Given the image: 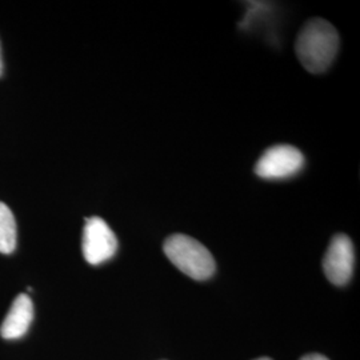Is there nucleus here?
Segmentation results:
<instances>
[{"label":"nucleus","instance_id":"nucleus-5","mask_svg":"<svg viewBox=\"0 0 360 360\" xmlns=\"http://www.w3.org/2000/svg\"><path fill=\"white\" fill-rule=\"evenodd\" d=\"M355 267L354 245L347 235L339 233L333 238L323 259V270L335 285H346L351 281Z\"/></svg>","mask_w":360,"mask_h":360},{"label":"nucleus","instance_id":"nucleus-7","mask_svg":"<svg viewBox=\"0 0 360 360\" xmlns=\"http://www.w3.org/2000/svg\"><path fill=\"white\" fill-rule=\"evenodd\" d=\"M16 248V221L11 208L0 202V254H13Z\"/></svg>","mask_w":360,"mask_h":360},{"label":"nucleus","instance_id":"nucleus-6","mask_svg":"<svg viewBox=\"0 0 360 360\" xmlns=\"http://www.w3.org/2000/svg\"><path fill=\"white\" fill-rule=\"evenodd\" d=\"M34 321V304L30 296L20 294L13 300L10 311L7 312L4 321L0 327V335L13 340L26 335L31 323Z\"/></svg>","mask_w":360,"mask_h":360},{"label":"nucleus","instance_id":"nucleus-1","mask_svg":"<svg viewBox=\"0 0 360 360\" xmlns=\"http://www.w3.org/2000/svg\"><path fill=\"white\" fill-rule=\"evenodd\" d=\"M339 50V35L327 20L315 18L302 27L296 38V56L311 74H322L330 68Z\"/></svg>","mask_w":360,"mask_h":360},{"label":"nucleus","instance_id":"nucleus-3","mask_svg":"<svg viewBox=\"0 0 360 360\" xmlns=\"http://www.w3.org/2000/svg\"><path fill=\"white\" fill-rule=\"evenodd\" d=\"M303 166L304 156L297 148L288 144H278L260 156L255 172L263 179H284L296 175Z\"/></svg>","mask_w":360,"mask_h":360},{"label":"nucleus","instance_id":"nucleus-4","mask_svg":"<svg viewBox=\"0 0 360 360\" xmlns=\"http://www.w3.org/2000/svg\"><path fill=\"white\" fill-rule=\"evenodd\" d=\"M82 250L86 262L92 266L102 264L115 255L117 239L103 219L94 217L86 220Z\"/></svg>","mask_w":360,"mask_h":360},{"label":"nucleus","instance_id":"nucleus-9","mask_svg":"<svg viewBox=\"0 0 360 360\" xmlns=\"http://www.w3.org/2000/svg\"><path fill=\"white\" fill-rule=\"evenodd\" d=\"M3 74V58H1V47H0V77Z\"/></svg>","mask_w":360,"mask_h":360},{"label":"nucleus","instance_id":"nucleus-2","mask_svg":"<svg viewBox=\"0 0 360 360\" xmlns=\"http://www.w3.org/2000/svg\"><path fill=\"white\" fill-rule=\"evenodd\" d=\"M166 257L184 275L195 281H207L215 272V260L205 245L187 235L176 233L163 245Z\"/></svg>","mask_w":360,"mask_h":360},{"label":"nucleus","instance_id":"nucleus-10","mask_svg":"<svg viewBox=\"0 0 360 360\" xmlns=\"http://www.w3.org/2000/svg\"><path fill=\"white\" fill-rule=\"evenodd\" d=\"M255 360H272V359H270V358H259V359H255Z\"/></svg>","mask_w":360,"mask_h":360},{"label":"nucleus","instance_id":"nucleus-8","mask_svg":"<svg viewBox=\"0 0 360 360\" xmlns=\"http://www.w3.org/2000/svg\"><path fill=\"white\" fill-rule=\"evenodd\" d=\"M300 360H330L328 358H326V356H323L321 354H309V355H306V356H303Z\"/></svg>","mask_w":360,"mask_h":360}]
</instances>
